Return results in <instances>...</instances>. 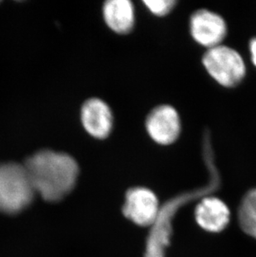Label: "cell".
I'll return each instance as SVG.
<instances>
[{
    "mask_svg": "<svg viewBox=\"0 0 256 257\" xmlns=\"http://www.w3.org/2000/svg\"><path fill=\"white\" fill-rule=\"evenodd\" d=\"M35 193L44 200L58 201L75 187L79 168L75 159L67 153L40 151L25 163Z\"/></svg>",
    "mask_w": 256,
    "mask_h": 257,
    "instance_id": "cell-1",
    "label": "cell"
},
{
    "mask_svg": "<svg viewBox=\"0 0 256 257\" xmlns=\"http://www.w3.org/2000/svg\"><path fill=\"white\" fill-rule=\"evenodd\" d=\"M34 193L25 165L14 163L0 164L1 212H20L33 201Z\"/></svg>",
    "mask_w": 256,
    "mask_h": 257,
    "instance_id": "cell-2",
    "label": "cell"
},
{
    "mask_svg": "<svg viewBox=\"0 0 256 257\" xmlns=\"http://www.w3.org/2000/svg\"><path fill=\"white\" fill-rule=\"evenodd\" d=\"M203 64L209 74L225 87L237 85L245 75V64L239 53L220 44L208 49Z\"/></svg>",
    "mask_w": 256,
    "mask_h": 257,
    "instance_id": "cell-3",
    "label": "cell"
},
{
    "mask_svg": "<svg viewBox=\"0 0 256 257\" xmlns=\"http://www.w3.org/2000/svg\"><path fill=\"white\" fill-rule=\"evenodd\" d=\"M146 127L153 141L161 145L172 144L181 133L178 112L169 105L156 107L148 115Z\"/></svg>",
    "mask_w": 256,
    "mask_h": 257,
    "instance_id": "cell-4",
    "label": "cell"
},
{
    "mask_svg": "<svg viewBox=\"0 0 256 257\" xmlns=\"http://www.w3.org/2000/svg\"><path fill=\"white\" fill-rule=\"evenodd\" d=\"M190 26L193 39L208 49L220 45L227 32L225 20L209 10H199L195 13Z\"/></svg>",
    "mask_w": 256,
    "mask_h": 257,
    "instance_id": "cell-5",
    "label": "cell"
},
{
    "mask_svg": "<svg viewBox=\"0 0 256 257\" xmlns=\"http://www.w3.org/2000/svg\"><path fill=\"white\" fill-rule=\"evenodd\" d=\"M124 214L140 226H149L154 222L158 214V200L151 190L136 187L126 194Z\"/></svg>",
    "mask_w": 256,
    "mask_h": 257,
    "instance_id": "cell-6",
    "label": "cell"
},
{
    "mask_svg": "<svg viewBox=\"0 0 256 257\" xmlns=\"http://www.w3.org/2000/svg\"><path fill=\"white\" fill-rule=\"evenodd\" d=\"M81 120L87 134L96 139H106L111 133L113 117L108 105L102 100L92 98L82 105Z\"/></svg>",
    "mask_w": 256,
    "mask_h": 257,
    "instance_id": "cell-7",
    "label": "cell"
},
{
    "mask_svg": "<svg viewBox=\"0 0 256 257\" xmlns=\"http://www.w3.org/2000/svg\"><path fill=\"white\" fill-rule=\"evenodd\" d=\"M197 223L210 232H220L228 226L230 211L226 204L217 197H206L196 208Z\"/></svg>",
    "mask_w": 256,
    "mask_h": 257,
    "instance_id": "cell-8",
    "label": "cell"
},
{
    "mask_svg": "<svg viewBox=\"0 0 256 257\" xmlns=\"http://www.w3.org/2000/svg\"><path fill=\"white\" fill-rule=\"evenodd\" d=\"M105 22L117 34H127L135 23V10L129 0H110L103 6Z\"/></svg>",
    "mask_w": 256,
    "mask_h": 257,
    "instance_id": "cell-9",
    "label": "cell"
},
{
    "mask_svg": "<svg viewBox=\"0 0 256 257\" xmlns=\"http://www.w3.org/2000/svg\"><path fill=\"white\" fill-rule=\"evenodd\" d=\"M238 221L244 233L256 239V188L247 192L241 200Z\"/></svg>",
    "mask_w": 256,
    "mask_h": 257,
    "instance_id": "cell-10",
    "label": "cell"
},
{
    "mask_svg": "<svg viewBox=\"0 0 256 257\" xmlns=\"http://www.w3.org/2000/svg\"><path fill=\"white\" fill-rule=\"evenodd\" d=\"M143 3L151 13L157 16L169 14L176 5L173 0H147Z\"/></svg>",
    "mask_w": 256,
    "mask_h": 257,
    "instance_id": "cell-11",
    "label": "cell"
},
{
    "mask_svg": "<svg viewBox=\"0 0 256 257\" xmlns=\"http://www.w3.org/2000/svg\"><path fill=\"white\" fill-rule=\"evenodd\" d=\"M249 49H250V53H251L252 62L256 66V39H253L250 42Z\"/></svg>",
    "mask_w": 256,
    "mask_h": 257,
    "instance_id": "cell-12",
    "label": "cell"
}]
</instances>
